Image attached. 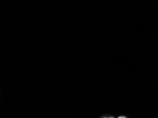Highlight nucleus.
<instances>
[{
  "label": "nucleus",
  "instance_id": "1",
  "mask_svg": "<svg viewBox=\"0 0 158 118\" xmlns=\"http://www.w3.org/2000/svg\"><path fill=\"white\" fill-rule=\"evenodd\" d=\"M117 118H127L126 116H123V115H121V116H119Z\"/></svg>",
  "mask_w": 158,
  "mask_h": 118
},
{
  "label": "nucleus",
  "instance_id": "2",
  "mask_svg": "<svg viewBox=\"0 0 158 118\" xmlns=\"http://www.w3.org/2000/svg\"><path fill=\"white\" fill-rule=\"evenodd\" d=\"M102 118H115V117H104Z\"/></svg>",
  "mask_w": 158,
  "mask_h": 118
}]
</instances>
